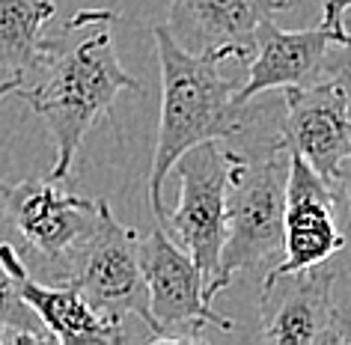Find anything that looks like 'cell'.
<instances>
[{
    "mask_svg": "<svg viewBox=\"0 0 351 345\" xmlns=\"http://www.w3.org/2000/svg\"><path fill=\"white\" fill-rule=\"evenodd\" d=\"M155 54L161 63V119L149 173V206L164 220V179L185 149L206 140L235 137L244 128V108L235 104L239 84L221 75L212 57L188 54L164 24L152 27Z\"/></svg>",
    "mask_w": 351,
    "mask_h": 345,
    "instance_id": "6da1fadb",
    "label": "cell"
},
{
    "mask_svg": "<svg viewBox=\"0 0 351 345\" xmlns=\"http://www.w3.org/2000/svg\"><path fill=\"white\" fill-rule=\"evenodd\" d=\"M36 75V84H21L15 95L54 137L57 158L48 179L63 182L90 128L108 117L119 93H140V84L119 66L108 27H99L66 54L57 51Z\"/></svg>",
    "mask_w": 351,
    "mask_h": 345,
    "instance_id": "7a4b0ae2",
    "label": "cell"
},
{
    "mask_svg": "<svg viewBox=\"0 0 351 345\" xmlns=\"http://www.w3.org/2000/svg\"><path fill=\"white\" fill-rule=\"evenodd\" d=\"M289 149L274 140L262 161H244L226 193V233L217 259V277L208 298H217L241 271L283 253Z\"/></svg>",
    "mask_w": 351,
    "mask_h": 345,
    "instance_id": "3957f363",
    "label": "cell"
},
{
    "mask_svg": "<svg viewBox=\"0 0 351 345\" xmlns=\"http://www.w3.org/2000/svg\"><path fill=\"white\" fill-rule=\"evenodd\" d=\"M244 161L247 158L223 149L221 140H206L185 149L170 167L179 179V202L158 224L194 259L206 277V295L217 277V259L226 233V193Z\"/></svg>",
    "mask_w": 351,
    "mask_h": 345,
    "instance_id": "277c9868",
    "label": "cell"
},
{
    "mask_svg": "<svg viewBox=\"0 0 351 345\" xmlns=\"http://www.w3.org/2000/svg\"><path fill=\"white\" fill-rule=\"evenodd\" d=\"M63 280L72 283L86 298V304L110 322L122 324L125 316H137L149 324L140 235L131 226L119 224L104 200H99V211L90 229L66 256Z\"/></svg>",
    "mask_w": 351,
    "mask_h": 345,
    "instance_id": "5b68a950",
    "label": "cell"
},
{
    "mask_svg": "<svg viewBox=\"0 0 351 345\" xmlns=\"http://www.w3.org/2000/svg\"><path fill=\"white\" fill-rule=\"evenodd\" d=\"M140 268L146 283L149 331L158 342H194L199 327L235 331L232 318L221 316L206 295V277L194 259L155 220L152 235L140 241Z\"/></svg>",
    "mask_w": 351,
    "mask_h": 345,
    "instance_id": "8992f818",
    "label": "cell"
},
{
    "mask_svg": "<svg viewBox=\"0 0 351 345\" xmlns=\"http://www.w3.org/2000/svg\"><path fill=\"white\" fill-rule=\"evenodd\" d=\"M337 271L324 262L301 271L265 274L259 300V340L271 345L351 342L346 318L333 304Z\"/></svg>",
    "mask_w": 351,
    "mask_h": 345,
    "instance_id": "52a82bcc",
    "label": "cell"
},
{
    "mask_svg": "<svg viewBox=\"0 0 351 345\" xmlns=\"http://www.w3.org/2000/svg\"><path fill=\"white\" fill-rule=\"evenodd\" d=\"M286 117L280 143L298 152L330 188L351 140V95L337 75L315 78L306 86L286 90ZM337 193V191H333Z\"/></svg>",
    "mask_w": 351,
    "mask_h": 345,
    "instance_id": "ba28073f",
    "label": "cell"
},
{
    "mask_svg": "<svg viewBox=\"0 0 351 345\" xmlns=\"http://www.w3.org/2000/svg\"><path fill=\"white\" fill-rule=\"evenodd\" d=\"M0 211L33 253L63 271L66 256L95 220L99 200L69 193L54 179H27L6 185Z\"/></svg>",
    "mask_w": 351,
    "mask_h": 345,
    "instance_id": "9c48e42d",
    "label": "cell"
},
{
    "mask_svg": "<svg viewBox=\"0 0 351 345\" xmlns=\"http://www.w3.org/2000/svg\"><path fill=\"white\" fill-rule=\"evenodd\" d=\"M337 193L298 152H289L286 215H283V262L271 274L301 271L328 262L346 247V235L333 220Z\"/></svg>",
    "mask_w": 351,
    "mask_h": 345,
    "instance_id": "30bf717a",
    "label": "cell"
},
{
    "mask_svg": "<svg viewBox=\"0 0 351 345\" xmlns=\"http://www.w3.org/2000/svg\"><path fill=\"white\" fill-rule=\"evenodd\" d=\"M346 30H283L265 19L256 30V51L247 60V78L235 90V104L244 108L250 99L268 90L306 86L324 72V60L333 45H348Z\"/></svg>",
    "mask_w": 351,
    "mask_h": 345,
    "instance_id": "8fae6325",
    "label": "cell"
},
{
    "mask_svg": "<svg viewBox=\"0 0 351 345\" xmlns=\"http://www.w3.org/2000/svg\"><path fill=\"white\" fill-rule=\"evenodd\" d=\"M280 10L277 0H173L170 36L188 54L212 60H250L259 24Z\"/></svg>",
    "mask_w": 351,
    "mask_h": 345,
    "instance_id": "7c38bea8",
    "label": "cell"
},
{
    "mask_svg": "<svg viewBox=\"0 0 351 345\" xmlns=\"http://www.w3.org/2000/svg\"><path fill=\"white\" fill-rule=\"evenodd\" d=\"M0 262L12 274L21 304L39 318L42 331H48V336L54 342H60V345H110L125 336L122 333V324L110 322L99 309H93L72 283L63 280L60 286H45V283L33 280L12 244H0Z\"/></svg>",
    "mask_w": 351,
    "mask_h": 345,
    "instance_id": "4fadbf2b",
    "label": "cell"
},
{
    "mask_svg": "<svg viewBox=\"0 0 351 345\" xmlns=\"http://www.w3.org/2000/svg\"><path fill=\"white\" fill-rule=\"evenodd\" d=\"M54 0H0V69L21 75L42 72L60 51V42L45 36V24L54 19Z\"/></svg>",
    "mask_w": 351,
    "mask_h": 345,
    "instance_id": "5bb4252c",
    "label": "cell"
},
{
    "mask_svg": "<svg viewBox=\"0 0 351 345\" xmlns=\"http://www.w3.org/2000/svg\"><path fill=\"white\" fill-rule=\"evenodd\" d=\"M24 318H27V307L21 304L12 274L6 271V265H3V262H0V322L30 327V322H24Z\"/></svg>",
    "mask_w": 351,
    "mask_h": 345,
    "instance_id": "9a60e30c",
    "label": "cell"
},
{
    "mask_svg": "<svg viewBox=\"0 0 351 345\" xmlns=\"http://www.w3.org/2000/svg\"><path fill=\"white\" fill-rule=\"evenodd\" d=\"M39 342H54L48 331H33V327L0 322V345H39Z\"/></svg>",
    "mask_w": 351,
    "mask_h": 345,
    "instance_id": "2e32d148",
    "label": "cell"
},
{
    "mask_svg": "<svg viewBox=\"0 0 351 345\" xmlns=\"http://www.w3.org/2000/svg\"><path fill=\"white\" fill-rule=\"evenodd\" d=\"M351 10V0H324L322 6V27L328 30H346L342 27V19Z\"/></svg>",
    "mask_w": 351,
    "mask_h": 345,
    "instance_id": "e0dca14e",
    "label": "cell"
},
{
    "mask_svg": "<svg viewBox=\"0 0 351 345\" xmlns=\"http://www.w3.org/2000/svg\"><path fill=\"white\" fill-rule=\"evenodd\" d=\"M337 197H346V206L351 209V140H348V149L339 161V170H337Z\"/></svg>",
    "mask_w": 351,
    "mask_h": 345,
    "instance_id": "ac0fdd59",
    "label": "cell"
},
{
    "mask_svg": "<svg viewBox=\"0 0 351 345\" xmlns=\"http://www.w3.org/2000/svg\"><path fill=\"white\" fill-rule=\"evenodd\" d=\"M342 48H346V54H348V57H346V63H342V69H337L333 75L339 78L342 86H346L348 95H351V42H348V45H342Z\"/></svg>",
    "mask_w": 351,
    "mask_h": 345,
    "instance_id": "d6986e66",
    "label": "cell"
},
{
    "mask_svg": "<svg viewBox=\"0 0 351 345\" xmlns=\"http://www.w3.org/2000/svg\"><path fill=\"white\" fill-rule=\"evenodd\" d=\"M24 84V78L21 75H6L3 81H0V99H6V95H12L19 86Z\"/></svg>",
    "mask_w": 351,
    "mask_h": 345,
    "instance_id": "ffe728a7",
    "label": "cell"
},
{
    "mask_svg": "<svg viewBox=\"0 0 351 345\" xmlns=\"http://www.w3.org/2000/svg\"><path fill=\"white\" fill-rule=\"evenodd\" d=\"M277 3H280V10H289V6H295L298 0H277Z\"/></svg>",
    "mask_w": 351,
    "mask_h": 345,
    "instance_id": "44dd1931",
    "label": "cell"
},
{
    "mask_svg": "<svg viewBox=\"0 0 351 345\" xmlns=\"http://www.w3.org/2000/svg\"><path fill=\"white\" fill-rule=\"evenodd\" d=\"M3 191H6V182H0V202H3Z\"/></svg>",
    "mask_w": 351,
    "mask_h": 345,
    "instance_id": "7402d4cb",
    "label": "cell"
}]
</instances>
